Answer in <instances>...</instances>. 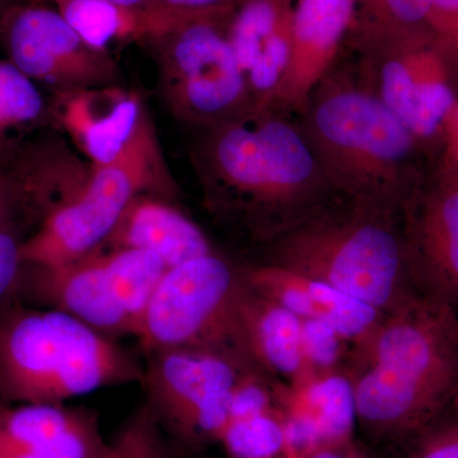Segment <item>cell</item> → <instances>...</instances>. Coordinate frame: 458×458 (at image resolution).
Returning <instances> with one entry per match:
<instances>
[{"instance_id": "obj_1", "label": "cell", "mask_w": 458, "mask_h": 458, "mask_svg": "<svg viewBox=\"0 0 458 458\" xmlns=\"http://www.w3.org/2000/svg\"><path fill=\"white\" fill-rule=\"evenodd\" d=\"M197 131L192 165L208 205L258 245L340 198L291 114L267 108Z\"/></svg>"}, {"instance_id": "obj_2", "label": "cell", "mask_w": 458, "mask_h": 458, "mask_svg": "<svg viewBox=\"0 0 458 458\" xmlns=\"http://www.w3.org/2000/svg\"><path fill=\"white\" fill-rule=\"evenodd\" d=\"M357 424L409 443L451 409L458 388V312L417 295L352 346L345 370Z\"/></svg>"}, {"instance_id": "obj_3", "label": "cell", "mask_w": 458, "mask_h": 458, "mask_svg": "<svg viewBox=\"0 0 458 458\" xmlns=\"http://www.w3.org/2000/svg\"><path fill=\"white\" fill-rule=\"evenodd\" d=\"M294 117L340 197L401 209L429 174L427 148L342 56Z\"/></svg>"}, {"instance_id": "obj_4", "label": "cell", "mask_w": 458, "mask_h": 458, "mask_svg": "<svg viewBox=\"0 0 458 458\" xmlns=\"http://www.w3.org/2000/svg\"><path fill=\"white\" fill-rule=\"evenodd\" d=\"M259 246L260 262L318 280L385 315L419 295L401 209L340 197Z\"/></svg>"}, {"instance_id": "obj_5", "label": "cell", "mask_w": 458, "mask_h": 458, "mask_svg": "<svg viewBox=\"0 0 458 458\" xmlns=\"http://www.w3.org/2000/svg\"><path fill=\"white\" fill-rule=\"evenodd\" d=\"M143 375L131 352L68 313L20 304L0 312V403H64Z\"/></svg>"}, {"instance_id": "obj_6", "label": "cell", "mask_w": 458, "mask_h": 458, "mask_svg": "<svg viewBox=\"0 0 458 458\" xmlns=\"http://www.w3.org/2000/svg\"><path fill=\"white\" fill-rule=\"evenodd\" d=\"M233 2L190 13L156 16L144 41L155 55L165 106L195 129L256 111L229 38Z\"/></svg>"}, {"instance_id": "obj_7", "label": "cell", "mask_w": 458, "mask_h": 458, "mask_svg": "<svg viewBox=\"0 0 458 458\" xmlns=\"http://www.w3.org/2000/svg\"><path fill=\"white\" fill-rule=\"evenodd\" d=\"M174 188L149 119L119 159L92 165L75 197L42 216L38 231L21 243L23 264L59 267L96 251L135 197L172 198Z\"/></svg>"}, {"instance_id": "obj_8", "label": "cell", "mask_w": 458, "mask_h": 458, "mask_svg": "<svg viewBox=\"0 0 458 458\" xmlns=\"http://www.w3.org/2000/svg\"><path fill=\"white\" fill-rule=\"evenodd\" d=\"M245 291L241 265L216 251L170 267L150 298L134 336L146 354L197 346L232 352L254 366L241 342L238 321Z\"/></svg>"}, {"instance_id": "obj_9", "label": "cell", "mask_w": 458, "mask_h": 458, "mask_svg": "<svg viewBox=\"0 0 458 458\" xmlns=\"http://www.w3.org/2000/svg\"><path fill=\"white\" fill-rule=\"evenodd\" d=\"M251 370L259 369L232 352L177 346L148 352L140 384L148 405L181 441L221 442L234 386Z\"/></svg>"}, {"instance_id": "obj_10", "label": "cell", "mask_w": 458, "mask_h": 458, "mask_svg": "<svg viewBox=\"0 0 458 458\" xmlns=\"http://www.w3.org/2000/svg\"><path fill=\"white\" fill-rule=\"evenodd\" d=\"M354 54L361 81L429 150L441 146L443 126L456 104L458 59L438 36L376 45Z\"/></svg>"}, {"instance_id": "obj_11", "label": "cell", "mask_w": 458, "mask_h": 458, "mask_svg": "<svg viewBox=\"0 0 458 458\" xmlns=\"http://www.w3.org/2000/svg\"><path fill=\"white\" fill-rule=\"evenodd\" d=\"M4 56L53 93L122 84L113 54L93 49L44 3L12 4L0 18Z\"/></svg>"}, {"instance_id": "obj_12", "label": "cell", "mask_w": 458, "mask_h": 458, "mask_svg": "<svg viewBox=\"0 0 458 458\" xmlns=\"http://www.w3.org/2000/svg\"><path fill=\"white\" fill-rule=\"evenodd\" d=\"M401 225L415 291L458 312V180L428 174L403 201Z\"/></svg>"}, {"instance_id": "obj_13", "label": "cell", "mask_w": 458, "mask_h": 458, "mask_svg": "<svg viewBox=\"0 0 458 458\" xmlns=\"http://www.w3.org/2000/svg\"><path fill=\"white\" fill-rule=\"evenodd\" d=\"M53 129L92 165L114 164L150 119L143 98L123 84L53 93Z\"/></svg>"}, {"instance_id": "obj_14", "label": "cell", "mask_w": 458, "mask_h": 458, "mask_svg": "<svg viewBox=\"0 0 458 458\" xmlns=\"http://www.w3.org/2000/svg\"><path fill=\"white\" fill-rule=\"evenodd\" d=\"M352 0H297L288 65L270 110L297 116L312 90L342 56L351 30Z\"/></svg>"}, {"instance_id": "obj_15", "label": "cell", "mask_w": 458, "mask_h": 458, "mask_svg": "<svg viewBox=\"0 0 458 458\" xmlns=\"http://www.w3.org/2000/svg\"><path fill=\"white\" fill-rule=\"evenodd\" d=\"M20 291L108 336L134 334V324L114 291L102 249L59 267L23 264Z\"/></svg>"}, {"instance_id": "obj_16", "label": "cell", "mask_w": 458, "mask_h": 458, "mask_svg": "<svg viewBox=\"0 0 458 458\" xmlns=\"http://www.w3.org/2000/svg\"><path fill=\"white\" fill-rule=\"evenodd\" d=\"M294 0H234L229 38L256 110H267L288 65Z\"/></svg>"}, {"instance_id": "obj_17", "label": "cell", "mask_w": 458, "mask_h": 458, "mask_svg": "<svg viewBox=\"0 0 458 458\" xmlns=\"http://www.w3.org/2000/svg\"><path fill=\"white\" fill-rule=\"evenodd\" d=\"M246 284L302 319H318L336 330L352 346L363 343L385 313L333 286L265 262L241 265Z\"/></svg>"}, {"instance_id": "obj_18", "label": "cell", "mask_w": 458, "mask_h": 458, "mask_svg": "<svg viewBox=\"0 0 458 458\" xmlns=\"http://www.w3.org/2000/svg\"><path fill=\"white\" fill-rule=\"evenodd\" d=\"M238 321L247 357L284 394L312 381L303 358L302 319L246 284Z\"/></svg>"}, {"instance_id": "obj_19", "label": "cell", "mask_w": 458, "mask_h": 458, "mask_svg": "<svg viewBox=\"0 0 458 458\" xmlns=\"http://www.w3.org/2000/svg\"><path fill=\"white\" fill-rule=\"evenodd\" d=\"M101 247L143 250L158 256L168 269L216 252L197 223L152 194L134 198Z\"/></svg>"}, {"instance_id": "obj_20", "label": "cell", "mask_w": 458, "mask_h": 458, "mask_svg": "<svg viewBox=\"0 0 458 458\" xmlns=\"http://www.w3.org/2000/svg\"><path fill=\"white\" fill-rule=\"evenodd\" d=\"M104 441L98 415L64 403H0V451L44 450Z\"/></svg>"}, {"instance_id": "obj_21", "label": "cell", "mask_w": 458, "mask_h": 458, "mask_svg": "<svg viewBox=\"0 0 458 458\" xmlns=\"http://www.w3.org/2000/svg\"><path fill=\"white\" fill-rule=\"evenodd\" d=\"M53 128L50 99L11 60L0 56V165H9L35 132Z\"/></svg>"}, {"instance_id": "obj_22", "label": "cell", "mask_w": 458, "mask_h": 458, "mask_svg": "<svg viewBox=\"0 0 458 458\" xmlns=\"http://www.w3.org/2000/svg\"><path fill=\"white\" fill-rule=\"evenodd\" d=\"M60 16L93 49L111 53L114 44L146 38L144 11L107 0H50Z\"/></svg>"}, {"instance_id": "obj_23", "label": "cell", "mask_w": 458, "mask_h": 458, "mask_svg": "<svg viewBox=\"0 0 458 458\" xmlns=\"http://www.w3.org/2000/svg\"><path fill=\"white\" fill-rule=\"evenodd\" d=\"M99 249L104 251L114 291L132 319L135 334L141 316L168 267L158 256L143 250Z\"/></svg>"}, {"instance_id": "obj_24", "label": "cell", "mask_w": 458, "mask_h": 458, "mask_svg": "<svg viewBox=\"0 0 458 458\" xmlns=\"http://www.w3.org/2000/svg\"><path fill=\"white\" fill-rule=\"evenodd\" d=\"M221 442L231 458H280L288 454L282 411L234 419Z\"/></svg>"}, {"instance_id": "obj_25", "label": "cell", "mask_w": 458, "mask_h": 458, "mask_svg": "<svg viewBox=\"0 0 458 458\" xmlns=\"http://www.w3.org/2000/svg\"><path fill=\"white\" fill-rule=\"evenodd\" d=\"M423 35H436L430 27L429 0H377L369 31L346 49L358 53L384 42Z\"/></svg>"}, {"instance_id": "obj_26", "label": "cell", "mask_w": 458, "mask_h": 458, "mask_svg": "<svg viewBox=\"0 0 458 458\" xmlns=\"http://www.w3.org/2000/svg\"><path fill=\"white\" fill-rule=\"evenodd\" d=\"M99 458H171L161 421L147 403L123 424L114 441L107 443Z\"/></svg>"}, {"instance_id": "obj_27", "label": "cell", "mask_w": 458, "mask_h": 458, "mask_svg": "<svg viewBox=\"0 0 458 458\" xmlns=\"http://www.w3.org/2000/svg\"><path fill=\"white\" fill-rule=\"evenodd\" d=\"M352 351V344L333 327L318 319H302L303 358L312 379L345 372Z\"/></svg>"}, {"instance_id": "obj_28", "label": "cell", "mask_w": 458, "mask_h": 458, "mask_svg": "<svg viewBox=\"0 0 458 458\" xmlns=\"http://www.w3.org/2000/svg\"><path fill=\"white\" fill-rule=\"evenodd\" d=\"M409 443L408 458H458V410L445 411Z\"/></svg>"}, {"instance_id": "obj_29", "label": "cell", "mask_w": 458, "mask_h": 458, "mask_svg": "<svg viewBox=\"0 0 458 458\" xmlns=\"http://www.w3.org/2000/svg\"><path fill=\"white\" fill-rule=\"evenodd\" d=\"M27 210L22 185L13 170L0 165V232L18 229V222Z\"/></svg>"}, {"instance_id": "obj_30", "label": "cell", "mask_w": 458, "mask_h": 458, "mask_svg": "<svg viewBox=\"0 0 458 458\" xmlns=\"http://www.w3.org/2000/svg\"><path fill=\"white\" fill-rule=\"evenodd\" d=\"M21 240L18 229L0 232V298L16 293L22 274Z\"/></svg>"}, {"instance_id": "obj_31", "label": "cell", "mask_w": 458, "mask_h": 458, "mask_svg": "<svg viewBox=\"0 0 458 458\" xmlns=\"http://www.w3.org/2000/svg\"><path fill=\"white\" fill-rule=\"evenodd\" d=\"M434 174L458 180V98L443 126L438 162Z\"/></svg>"}, {"instance_id": "obj_32", "label": "cell", "mask_w": 458, "mask_h": 458, "mask_svg": "<svg viewBox=\"0 0 458 458\" xmlns=\"http://www.w3.org/2000/svg\"><path fill=\"white\" fill-rule=\"evenodd\" d=\"M430 27L458 59V0H429Z\"/></svg>"}, {"instance_id": "obj_33", "label": "cell", "mask_w": 458, "mask_h": 458, "mask_svg": "<svg viewBox=\"0 0 458 458\" xmlns=\"http://www.w3.org/2000/svg\"><path fill=\"white\" fill-rule=\"evenodd\" d=\"M106 447V442L98 441L44 450L0 451V458H99Z\"/></svg>"}, {"instance_id": "obj_34", "label": "cell", "mask_w": 458, "mask_h": 458, "mask_svg": "<svg viewBox=\"0 0 458 458\" xmlns=\"http://www.w3.org/2000/svg\"><path fill=\"white\" fill-rule=\"evenodd\" d=\"M231 2L233 0H150L146 11L174 16V14L221 7V5L228 4Z\"/></svg>"}, {"instance_id": "obj_35", "label": "cell", "mask_w": 458, "mask_h": 458, "mask_svg": "<svg viewBox=\"0 0 458 458\" xmlns=\"http://www.w3.org/2000/svg\"><path fill=\"white\" fill-rule=\"evenodd\" d=\"M300 458H372L367 451L355 441L354 437L344 441L328 443L302 454Z\"/></svg>"}, {"instance_id": "obj_36", "label": "cell", "mask_w": 458, "mask_h": 458, "mask_svg": "<svg viewBox=\"0 0 458 458\" xmlns=\"http://www.w3.org/2000/svg\"><path fill=\"white\" fill-rule=\"evenodd\" d=\"M44 2H50V0H26L25 3ZM107 2L114 3V4L120 5V7L137 9V11H146L150 0H107Z\"/></svg>"}, {"instance_id": "obj_37", "label": "cell", "mask_w": 458, "mask_h": 458, "mask_svg": "<svg viewBox=\"0 0 458 458\" xmlns=\"http://www.w3.org/2000/svg\"><path fill=\"white\" fill-rule=\"evenodd\" d=\"M11 0H0V18L3 17V14L5 13V11H7V9L11 7Z\"/></svg>"}, {"instance_id": "obj_38", "label": "cell", "mask_w": 458, "mask_h": 458, "mask_svg": "<svg viewBox=\"0 0 458 458\" xmlns=\"http://www.w3.org/2000/svg\"><path fill=\"white\" fill-rule=\"evenodd\" d=\"M451 408L454 410H458V388L456 394H454V403H452Z\"/></svg>"}, {"instance_id": "obj_39", "label": "cell", "mask_w": 458, "mask_h": 458, "mask_svg": "<svg viewBox=\"0 0 458 458\" xmlns=\"http://www.w3.org/2000/svg\"><path fill=\"white\" fill-rule=\"evenodd\" d=\"M280 458H300V456H291V454H286V456Z\"/></svg>"}]
</instances>
